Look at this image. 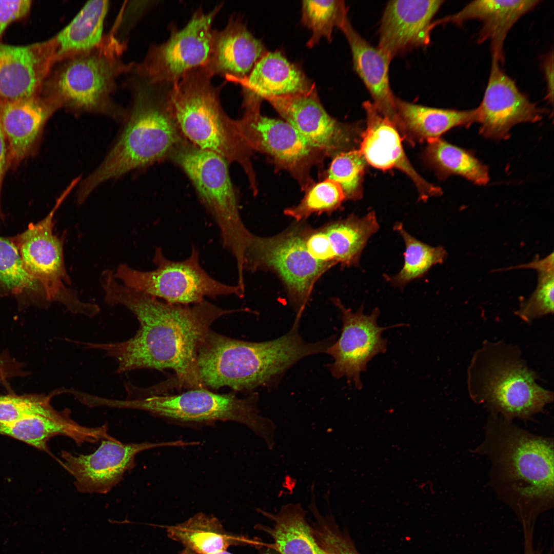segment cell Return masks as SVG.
<instances>
[{"label": "cell", "mask_w": 554, "mask_h": 554, "mask_svg": "<svg viewBox=\"0 0 554 554\" xmlns=\"http://www.w3.org/2000/svg\"><path fill=\"white\" fill-rule=\"evenodd\" d=\"M100 279L105 302L111 306L126 307L136 316L140 327L135 335L126 341L83 342V345L88 349L103 350L115 359L118 373L168 368L175 373L174 388H205L197 366L199 349L214 322L244 309L222 308L206 299L189 305L169 303L126 286L114 277L112 270L103 271Z\"/></svg>", "instance_id": "1"}, {"label": "cell", "mask_w": 554, "mask_h": 554, "mask_svg": "<svg viewBox=\"0 0 554 554\" xmlns=\"http://www.w3.org/2000/svg\"><path fill=\"white\" fill-rule=\"evenodd\" d=\"M491 464L490 484L522 525L535 526L554 503L553 439L490 414L484 439L473 450Z\"/></svg>", "instance_id": "2"}, {"label": "cell", "mask_w": 554, "mask_h": 554, "mask_svg": "<svg viewBox=\"0 0 554 554\" xmlns=\"http://www.w3.org/2000/svg\"><path fill=\"white\" fill-rule=\"evenodd\" d=\"M124 76L130 102L122 128L102 162L78 183L76 198L79 204L105 182L169 159L187 140L169 107L168 94L172 86L149 82L133 64Z\"/></svg>", "instance_id": "3"}, {"label": "cell", "mask_w": 554, "mask_h": 554, "mask_svg": "<svg viewBox=\"0 0 554 554\" xmlns=\"http://www.w3.org/2000/svg\"><path fill=\"white\" fill-rule=\"evenodd\" d=\"M299 323L294 320L285 335L261 342L232 339L210 329L197 357L203 385L209 390L227 386L250 393L258 387L273 384L301 359L326 353L333 338L307 343L298 332Z\"/></svg>", "instance_id": "4"}, {"label": "cell", "mask_w": 554, "mask_h": 554, "mask_svg": "<svg viewBox=\"0 0 554 554\" xmlns=\"http://www.w3.org/2000/svg\"><path fill=\"white\" fill-rule=\"evenodd\" d=\"M126 47L110 31L94 48L56 62L41 94L75 115H102L122 123L126 108L113 95L118 78L132 66L122 57Z\"/></svg>", "instance_id": "5"}, {"label": "cell", "mask_w": 554, "mask_h": 554, "mask_svg": "<svg viewBox=\"0 0 554 554\" xmlns=\"http://www.w3.org/2000/svg\"><path fill=\"white\" fill-rule=\"evenodd\" d=\"M538 378L517 345L485 341L468 367L467 389L472 400L490 414L526 421L553 400V392L540 385Z\"/></svg>", "instance_id": "6"}, {"label": "cell", "mask_w": 554, "mask_h": 554, "mask_svg": "<svg viewBox=\"0 0 554 554\" xmlns=\"http://www.w3.org/2000/svg\"><path fill=\"white\" fill-rule=\"evenodd\" d=\"M213 75L204 67L186 73L170 89V110L185 138L198 148L215 153L229 164L240 165L255 195L258 191L251 161L252 151L239 135L234 120L224 110L221 86L211 82Z\"/></svg>", "instance_id": "7"}, {"label": "cell", "mask_w": 554, "mask_h": 554, "mask_svg": "<svg viewBox=\"0 0 554 554\" xmlns=\"http://www.w3.org/2000/svg\"><path fill=\"white\" fill-rule=\"evenodd\" d=\"M170 160L188 177L199 199L219 229L223 247L234 258L238 279L244 278V258L254 234L244 225L239 202L231 180L228 162L186 140Z\"/></svg>", "instance_id": "8"}, {"label": "cell", "mask_w": 554, "mask_h": 554, "mask_svg": "<svg viewBox=\"0 0 554 554\" xmlns=\"http://www.w3.org/2000/svg\"><path fill=\"white\" fill-rule=\"evenodd\" d=\"M258 400L257 392L240 398L234 392L218 393L203 388L189 389L179 394H150L123 400L110 399L109 405L144 410L184 424L235 422L250 428L272 449L275 445V426L270 419L259 414L256 407Z\"/></svg>", "instance_id": "9"}, {"label": "cell", "mask_w": 554, "mask_h": 554, "mask_svg": "<svg viewBox=\"0 0 554 554\" xmlns=\"http://www.w3.org/2000/svg\"><path fill=\"white\" fill-rule=\"evenodd\" d=\"M77 184L74 180L70 183L43 219L29 224L24 231L9 238L25 269L40 286L49 304L59 303L72 313L92 318L99 313L100 307L82 301L77 292L67 286L71 282L64 261L65 234L59 236L53 231L55 212Z\"/></svg>", "instance_id": "10"}, {"label": "cell", "mask_w": 554, "mask_h": 554, "mask_svg": "<svg viewBox=\"0 0 554 554\" xmlns=\"http://www.w3.org/2000/svg\"><path fill=\"white\" fill-rule=\"evenodd\" d=\"M199 256V250L192 246L187 258L172 261L157 247L152 260L154 269L143 271L121 264L114 275L126 286L173 304L189 305L206 298L244 296L236 285L226 284L210 276L200 265Z\"/></svg>", "instance_id": "11"}, {"label": "cell", "mask_w": 554, "mask_h": 554, "mask_svg": "<svg viewBox=\"0 0 554 554\" xmlns=\"http://www.w3.org/2000/svg\"><path fill=\"white\" fill-rule=\"evenodd\" d=\"M303 225L268 237L254 235L244 258V270L270 271L277 275L300 320L314 286L332 266L313 258L303 237Z\"/></svg>", "instance_id": "12"}, {"label": "cell", "mask_w": 554, "mask_h": 554, "mask_svg": "<svg viewBox=\"0 0 554 554\" xmlns=\"http://www.w3.org/2000/svg\"><path fill=\"white\" fill-rule=\"evenodd\" d=\"M234 124L252 152L265 154L276 168L288 172L302 190L314 182L312 169L320 166L326 157L288 123L262 115L260 106H255L245 108Z\"/></svg>", "instance_id": "13"}, {"label": "cell", "mask_w": 554, "mask_h": 554, "mask_svg": "<svg viewBox=\"0 0 554 554\" xmlns=\"http://www.w3.org/2000/svg\"><path fill=\"white\" fill-rule=\"evenodd\" d=\"M222 6L208 13L199 8L181 29L171 25L168 39L151 45L143 60L134 62L135 70L152 83L173 86L189 71L205 67L211 51L212 25Z\"/></svg>", "instance_id": "14"}, {"label": "cell", "mask_w": 554, "mask_h": 554, "mask_svg": "<svg viewBox=\"0 0 554 554\" xmlns=\"http://www.w3.org/2000/svg\"><path fill=\"white\" fill-rule=\"evenodd\" d=\"M284 121L326 157L355 149L362 131L355 125L330 115L313 89L306 92L266 98Z\"/></svg>", "instance_id": "15"}, {"label": "cell", "mask_w": 554, "mask_h": 554, "mask_svg": "<svg viewBox=\"0 0 554 554\" xmlns=\"http://www.w3.org/2000/svg\"><path fill=\"white\" fill-rule=\"evenodd\" d=\"M193 445V442L183 440L124 444L118 440H103L100 447L89 454L75 455L62 451L61 464L73 477V484L80 492L106 494L135 466V458L138 453L157 447Z\"/></svg>", "instance_id": "16"}, {"label": "cell", "mask_w": 554, "mask_h": 554, "mask_svg": "<svg viewBox=\"0 0 554 554\" xmlns=\"http://www.w3.org/2000/svg\"><path fill=\"white\" fill-rule=\"evenodd\" d=\"M332 302L341 313L343 327L340 338L326 351L333 359L328 368L334 378L345 377L361 389V373L366 370L368 363L375 356L386 351L387 341L382 337L383 332L403 324L380 327L377 322L379 308L367 315L364 313L363 306L352 312L340 299H333Z\"/></svg>", "instance_id": "17"}, {"label": "cell", "mask_w": 554, "mask_h": 554, "mask_svg": "<svg viewBox=\"0 0 554 554\" xmlns=\"http://www.w3.org/2000/svg\"><path fill=\"white\" fill-rule=\"evenodd\" d=\"M500 64L492 58L483 97L476 108L480 134L494 140L508 136L511 128L518 124L540 121L545 112L519 89Z\"/></svg>", "instance_id": "18"}, {"label": "cell", "mask_w": 554, "mask_h": 554, "mask_svg": "<svg viewBox=\"0 0 554 554\" xmlns=\"http://www.w3.org/2000/svg\"><path fill=\"white\" fill-rule=\"evenodd\" d=\"M56 62L53 37L25 45L0 42V99L39 94Z\"/></svg>", "instance_id": "19"}, {"label": "cell", "mask_w": 554, "mask_h": 554, "mask_svg": "<svg viewBox=\"0 0 554 554\" xmlns=\"http://www.w3.org/2000/svg\"><path fill=\"white\" fill-rule=\"evenodd\" d=\"M61 108L41 93L16 100L0 99V125L8 146L9 168H16L36 153L46 123Z\"/></svg>", "instance_id": "20"}, {"label": "cell", "mask_w": 554, "mask_h": 554, "mask_svg": "<svg viewBox=\"0 0 554 554\" xmlns=\"http://www.w3.org/2000/svg\"><path fill=\"white\" fill-rule=\"evenodd\" d=\"M441 0L389 1L379 31L377 48L391 60L410 50L427 45L432 19L443 4Z\"/></svg>", "instance_id": "21"}, {"label": "cell", "mask_w": 554, "mask_h": 554, "mask_svg": "<svg viewBox=\"0 0 554 554\" xmlns=\"http://www.w3.org/2000/svg\"><path fill=\"white\" fill-rule=\"evenodd\" d=\"M362 106L366 116V127L361 134L359 150L367 163L380 170L397 169L404 172L413 182L422 200L440 195L441 189L424 179L410 163L402 146L403 140L395 126L370 101H365Z\"/></svg>", "instance_id": "22"}, {"label": "cell", "mask_w": 554, "mask_h": 554, "mask_svg": "<svg viewBox=\"0 0 554 554\" xmlns=\"http://www.w3.org/2000/svg\"><path fill=\"white\" fill-rule=\"evenodd\" d=\"M542 2L537 0L473 1L458 12L433 22L437 25L451 23L461 26L471 19L482 23L479 34V44L490 42L492 58L500 64L504 62L503 46L507 33L519 19Z\"/></svg>", "instance_id": "23"}, {"label": "cell", "mask_w": 554, "mask_h": 554, "mask_svg": "<svg viewBox=\"0 0 554 554\" xmlns=\"http://www.w3.org/2000/svg\"><path fill=\"white\" fill-rule=\"evenodd\" d=\"M351 51L353 68L371 95L378 111L400 130L396 96L390 87L389 68L391 60L377 47L370 44L352 27L348 16L339 27Z\"/></svg>", "instance_id": "24"}, {"label": "cell", "mask_w": 554, "mask_h": 554, "mask_svg": "<svg viewBox=\"0 0 554 554\" xmlns=\"http://www.w3.org/2000/svg\"><path fill=\"white\" fill-rule=\"evenodd\" d=\"M264 51L262 42L243 22L231 16L224 29L213 30L211 53L205 67L213 76L234 83L248 75Z\"/></svg>", "instance_id": "25"}, {"label": "cell", "mask_w": 554, "mask_h": 554, "mask_svg": "<svg viewBox=\"0 0 554 554\" xmlns=\"http://www.w3.org/2000/svg\"><path fill=\"white\" fill-rule=\"evenodd\" d=\"M67 408L49 415H35L8 423H0V434L25 442L39 450L50 453L47 442L51 438L64 436L81 446L111 440L107 424L89 427L74 421Z\"/></svg>", "instance_id": "26"}, {"label": "cell", "mask_w": 554, "mask_h": 554, "mask_svg": "<svg viewBox=\"0 0 554 554\" xmlns=\"http://www.w3.org/2000/svg\"><path fill=\"white\" fill-rule=\"evenodd\" d=\"M234 83L243 88V105L313 89L302 71L279 51L265 53L246 77Z\"/></svg>", "instance_id": "27"}, {"label": "cell", "mask_w": 554, "mask_h": 554, "mask_svg": "<svg viewBox=\"0 0 554 554\" xmlns=\"http://www.w3.org/2000/svg\"><path fill=\"white\" fill-rule=\"evenodd\" d=\"M397 114L403 140L410 144L440 137L457 127H469L477 122L476 109L459 110L425 106L397 97Z\"/></svg>", "instance_id": "28"}, {"label": "cell", "mask_w": 554, "mask_h": 554, "mask_svg": "<svg viewBox=\"0 0 554 554\" xmlns=\"http://www.w3.org/2000/svg\"><path fill=\"white\" fill-rule=\"evenodd\" d=\"M259 510L272 522L261 529L271 537L279 554H323L301 504L284 505L276 513Z\"/></svg>", "instance_id": "29"}, {"label": "cell", "mask_w": 554, "mask_h": 554, "mask_svg": "<svg viewBox=\"0 0 554 554\" xmlns=\"http://www.w3.org/2000/svg\"><path fill=\"white\" fill-rule=\"evenodd\" d=\"M167 532L170 538L197 554H215L226 551L231 546L255 543L246 537L226 531L216 518L202 512L183 523L168 526Z\"/></svg>", "instance_id": "30"}, {"label": "cell", "mask_w": 554, "mask_h": 554, "mask_svg": "<svg viewBox=\"0 0 554 554\" xmlns=\"http://www.w3.org/2000/svg\"><path fill=\"white\" fill-rule=\"evenodd\" d=\"M109 7L108 1L87 2L71 21L53 36L56 62L89 50L102 42Z\"/></svg>", "instance_id": "31"}, {"label": "cell", "mask_w": 554, "mask_h": 554, "mask_svg": "<svg viewBox=\"0 0 554 554\" xmlns=\"http://www.w3.org/2000/svg\"><path fill=\"white\" fill-rule=\"evenodd\" d=\"M336 262L342 267L357 266L370 237L379 229L373 211L363 217L351 214L322 227Z\"/></svg>", "instance_id": "32"}, {"label": "cell", "mask_w": 554, "mask_h": 554, "mask_svg": "<svg viewBox=\"0 0 554 554\" xmlns=\"http://www.w3.org/2000/svg\"><path fill=\"white\" fill-rule=\"evenodd\" d=\"M427 142L425 159L440 177L459 175L479 185L489 182L488 167L471 152L440 137Z\"/></svg>", "instance_id": "33"}, {"label": "cell", "mask_w": 554, "mask_h": 554, "mask_svg": "<svg viewBox=\"0 0 554 554\" xmlns=\"http://www.w3.org/2000/svg\"><path fill=\"white\" fill-rule=\"evenodd\" d=\"M0 296H13L23 304H48L42 289L25 269L14 243L1 236Z\"/></svg>", "instance_id": "34"}, {"label": "cell", "mask_w": 554, "mask_h": 554, "mask_svg": "<svg viewBox=\"0 0 554 554\" xmlns=\"http://www.w3.org/2000/svg\"><path fill=\"white\" fill-rule=\"evenodd\" d=\"M402 236L405 245L404 262L394 275H385V280L395 287L403 288L409 282L423 276L433 266L443 263L447 252L442 246L432 247L417 240L404 229L401 223L393 227Z\"/></svg>", "instance_id": "35"}, {"label": "cell", "mask_w": 554, "mask_h": 554, "mask_svg": "<svg viewBox=\"0 0 554 554\" xmlns=\"http://www.w3.org/2000/svg\"><path fill=\"white\" fill-rule=\"evenodd\" d=\"M343 1H303L302 22L312 32L307 46L312 47L322 37L332 40L333 30L347 16Z\"/></svg>", "instance_id": "36"}, {"label": "cell", "mask_w": 554, "mask_h": 554, "mask_svg": "<svg viewBox=\"0 0 554 554\" xmlns=\"http://www.w3.org/2000/svg\"><path fill=\"white\" fill-rule=\"evenodd\" d=\"M303 198L298 204L286 209L284 214L302 221L312 214L331 213L339 208L345 201L340 185L334 181L325 177L313 182L305 190Z\"/></svg>", "instance_id": "37"}, {"label": "cell", "mask_w": 554, "mask_h": 554, "mask_svg": "<svg viewBox=\"0 0 554 554\" xmlns=\"http://www.w3.org/2000/svg\"><path fill=\"white\" fill-rule=\"evenodd\" d=\"M367 163L359 149L340 153L332 157L325 177L340 185L345 200H359L362 197V184Z\"/></svg>", "instance_id": "38"}, {"label": "cell", "mask_w": 554, "mask_h": 554, "mask_svg": "<svg viewBox=\"0 0 554 554\" xmlns=\"http://www.w3.org/2000/svg\"><path fill=\"white\" fill-rule=\"evenodd\" d=\"M312 513L315 520L312 530L323 554H361L349 535L332 517L323 516L318 509Z\"/></svg>", "instance_id": "39"}, {"label": "cell", "mask_w": 554, "mask_h": 554, "mask_svg": "<svg viewBox=\"0 0 554 554\" xmlns=\"http://www.w3.org/2000/svg\"><path fill=\"white\" fill-rule=\"evenodd\" d=\"M55 391L49 395L29 394L0 396V423H8L35 415L54 413L50 404Z\"/></svg>", "instance_id": "40"}, {"label": "cell", "mask_w": 554, "mask_h": 554, "mask_svg": "<svg viewBox=\"0 0 554 554\" xmlns=\"http://www.w3.org/2000/svg\"><path fill=\"white\" fill-rule=\"evenodd\" d=\"M538 284L530 296L522 301L515 312L527 324L553 312L554 269L538 271Z\"/></svg>", "instance_id": "41"}, {"label": "cell", "mask_w": 554, "mask_h": 554, "mask_svg": "<svg viewBox=\"0 0 554 554\" xmlns=\"http://www.w3.org/2000/svg\"><path fill=\"white\" fill-rule=\"evenodd\" d=\"M156 1H132L125 5L110 32L122 44L127 46V36L131 29Z\"/></svg>", "instance_id": "42"}, {"label": "cell", "mask_w": 554, "mask_h": 554, "mask_svg": "<svg viewBox=\"0 0 554 554\" xmlns=\"http://www.w3.org/2000/svg\"><path fill=\"white\" fill-rule=\"evenodd\" d=\"M302 231L306 249L313 258L332 267L337 264L330 243L322 227L313 229L303 226Z\"/></svg>", "instance_id": "43"}, {"label": "cell", "mask_w": 554, "mask_h": 554, "mask_svg": "<svg viewBox=\"0 0 554 554\" xmlns=\"http://www.w3.org/2000/svg\"><path fill=\"white\" fill-rule=\"evenodd\" d=\"M32 3L30 0L0 1V42L10 25L28 15Z\"/></svg>", "instance_id": "44"}, {"label": "cell", "mask_w": 554, "mask_h": 554, "mask_svg": "<svg viewBox=\"0 0 554 554\" xmlns=\"http://www.w3.org/2000/svg\"><path fill=\"white\" fill-rule=\"evenodd\" d=\"M23 365L12 358L8 353L0 354V383L11 378L25 375Z\"/></svg>", "instance_id": "45"}, {"label": "cell", "mask_w": 554, "mask_h": 554, "mask_svg": "<svg viewBox=\"0 0 554 554\" xmlns=\"http://www.w3.org/2000/svg\"><path fill=\"white\" fill-rule=\"evenodd\" d=\"M8 168V150L6 140L0 125V222L4 220L1 208V194L5 174Z\"/></svg>", "instance_id": "46"}, {"label": "cell", "mask_w": 554, "mask_h": 554, "mask_svg": "<svg viewBox=\"0 0 554 554\" xmlns=\"http://www.w3.org/2000/svg\"><path fill=\"white\" fill-rule=\"evenodd\" d=\"M543 65L547 85V97L549 102L552 103L553 100V54L552 51L546 56Z\"/></svg>", "instance_id": "47"}, {"label": "cell", "mask_w": 554, "mask_h": 554, "mask_svg": "<svg viewBox=\"0 0 554 554\" xmlns=\"http://www.w3.org/2000/svg\"><path fill=\"white\" fill-rule=\"evenodd\" d=\"M180 554H197V553H195L194 552L192 551V550H190V549H188L187 548H185L184 549H183L182 551H181ZM215 554H232V553H231L230 552H227L226 550V551H224L220 552L215 553ZM261 554H276V553L271 551V552H264V553H261Z\"/></svg>", "instance_id": "48"}, {"label": "cell", "mask_w": 554, "mask_h": 554, "mask_svg": "<svg viewBox=\"0 0 554 554\" xmlns=\"http://www.w3.org/2000/svg\"><path fill=\"white\" fill-rule=\"evenodd\" d=\"M523 554H543L542 550L539 548H528L523 551ZM545 554H551L548 552Z\"/></svg>", "instance_id": "49"}]
</instances>
